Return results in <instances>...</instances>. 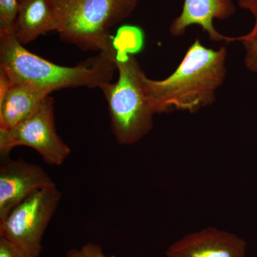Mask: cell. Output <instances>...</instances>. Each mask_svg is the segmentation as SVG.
Segmentation results:
<instances>
[{
    "mask_svg": "<svg viewBox=\"0 0 257 257\" xmlns=\"http://www.w3.org/2000/svg\"><path fill=\"white\" fill-rule=\"evenodd\" d=\"M227 57L226 47L213 50L195 39L167 78L155 80L144 74V90L155 114L173 111L194 114L212 104L226 78Z\"/></svg>",
    "mask_w": 257,
    "mask_h": 257,
    "instance_id": "obj_1",
    "label": "cell"
},
{
    "mask_svg": "<svg viewBox=\"0 0 257 257\" xmlns=\"http://www.w3.org/2000/svg\"><path fill=\"white\" fill-rule=\"evenodd\" d=\"M114 52H99L74 67L53 63L35 55L14 33L0 36V70L10 82L21 83L50 94L63 88H100L111 82L116 66Z\"/></svg>",
    "mask_w": 257,
    "mask_h": 257,
    "instance_id": "obj_2",
    "label": "cell"
},
{
    "mask_svg": "<svg viewBox=\"0 0 257 257\" xmlns=\"http://www.w3.org/2000/svg\"><path fill=\"white\" fill-rule=\"evenodd\" d=\"M114 47L117 81L99 89L107 102L111 132L116 142L133 145L151 132L155 113L144 90L145 72L138 60L126 49Z\"/></svg>",
    "mask_w": 257,
    "mask_h": 257,
    "instance_id": "obj_3",
    "label": "cell"
},
{
    "mask_svg": "<svg viewBox=\"0 0 257 257\" xmlns=\"http://www.w3.org/2000/svg\"><path fill=\"white\" fill-rule=\"evenodd\" d=\"M140 0H50L61 40L83 51L111 53L109 29L128 18Z\"/></svg>",
    "mask_w": 257,
    "mask_h": 257,
    "instance_id": "obj_4",
    "label": "cell"
},
{
    "mask_svg": "<svg viewBox=\"0 0 257 257\" xmlns=\"http://www.w3.org/2000/svg\"><path fill=\"white\" fill-rule=\"evenodd\" d=\"M61 198L55 184L33 193L0 220V237L28 257H40L44 234Z\"/></svg>",
    "mask_w": 257,
    "mask_h": 257,
    "instance_id": "obj_5",
    "label": "cell"
},
{
    "mask_svg": "<svg viewBox=\"0 0 257 257\" xmlns=\"http://www.w3.org/2000/svg\"><path fill=\"white\" fill-rule=\"evenodd\" d=\"M19 146L34 149L48 165L61 166L70 148L57 134L54 99L47 96L35 112L10 128H0V155H10Z\"/></svg>",
    "mask_w": 257,
    "mask_h": 257,
    "instance_id": "obj_6",
    "label": "cell"
},
{
    "mask_svg": "<svg viewBox=\"0 0 257 257\" xmlns=\"http://www.w3.org/2000/svg\"><path fill=\"white\" fill-rule=\"evenodd\" d=\"M0 220L33 193L55 182L40 166L0 155Z\"/></svg>",
    "mask_w": 257,
    "mask_h": 257,
    "instance_id": "obj_7",
    "label": "cell"
},
{
    "mask_svg": "<svg viewBox=\"0 0 257 257\" xmlns=\"http://www.w3.org/2000/svg\"><path fill=\"white\" fill-rule=\"evenodd\" d=\"M246 241L237 235L207 227L176 241L166 257H246Z\"/></svg>",
    "mask_w": 257,
    "mask_h": 257,
    "instance_id": "obj_8",
    "label": "cell"
},
{
    "mask_svg": "<svg viewBox=\"0 0 257 257\" xmlns=\"http://www.w3.org/2000/svg\"><path fill=\"white\" fill-rule=\"evenodd\" d=\"M234 0H184L182 12L172 21L171 35L181 37L192 25H198L207 32L211 41L230 42L231 37L224 36L214 26V20H226L236 13Z\"/></svg>",
    "mask_w": 257,
    "mask_h": 257,
    "instance_id": "obj_9",
    "label": "cell"
},
{
    "mask_svg": "<svg viewBox=\"0 0 257 257\" xmlns=\"http://www.w3.org/2000/svg\"><path fill=\"white\" fill-rule=\"evenodd\" d=\"M49 95L28 84L10 82L0 70V128H12L21 122Z\"/></svg>",
    "mask_w": 257,
    "mask_h": 257,
    "instance_id": "obj_10",
    "label": "cell"
},
{
    "mask_svg": "<svg viewBox=\"0 0 257 257\" xmlns=\"http://www.w3.org/2000/svg\"><path fill=\"white\" fill-rule=\"evenodd\" d=\"M58 30V22L50 0H20L14 34L23 45Z\"/></svg>",
    "mask_w": 257,
    "mask_h": 257,
    "instance_id": "obj_11",
    "label": "cell"
},
{
    "mask_svg": "<svg viewBox=\"0 0 257 257\" xmlns=\"http://www.w3.org/2000/svg\"><path fill=\"white\" fill-rule=\"evenodd\" d=\"M20 0H0V36L14 33Z\"/></svg>",
    "mask_w": 257,
    "mask_h": 257,
    "instance_id": "obj_12",
    "label": "cell"
},
{
    "mask_svg": "<svg viewBox=\"0 0 257 257\" xmlns=\"http://www.w3.org/2000/svg\"><path fill=\"white\" fill-rule=\"evenodd\" d=\"M241 42L245 50L244 64L251 72L257 73V35L246 37L244 35L231 37L230 42Z\"/></svg>",
    "mask_w": 257,
    "mask_h": 257,
    "instance_id": "obj_13",
    "label": "cell"
},
{
    "mask_svg": "<svg viewBox=\"0 0 257 257\" xmlns=\"http://www.w3.org/2000/svg\"><path fill=\"white\" fill-rule=\"evenodd\" d=\"M64 257H109L104 253L99 245L87 243L80 248H72L66 253Z\"/></svg>",
    "mask_w": 257,
    "mask_h": 257,
    "instance_id": "obj_14",
    "label": "cell"
},
{
    "mask_svg": "<svg viewBox=\"0 0 257 257\" xmlns=\"http://www.w3.org/2000/svg\"><path fill=\"white\" fill-rule=\"evenodd\" d=\"M238 5L241 9L250 12L254 18V25L252 29L244 36L253 37L257 35V0H239Z\"/></svg>",
    "mask_w": 257,
    "mask_h": 257,
    "instance_id": "obj_15",
    "label": "cell"
},
{
    "mask_svg": "<svg viewBox=\"0 0 257 257\" xmlns=\"http://www.w3.org/2000/svg\"><path fill=\"white\" fill-rule=\"evenodd\" d=\"M0 257H28L13 243L3 237H0Z\"/></svg>",
    "mask_w": 257,
    "mask_h": 257,
    "instance_id": "obj_16",
    "label": "cell"
}]
</instances>
